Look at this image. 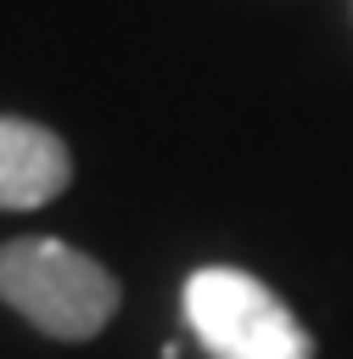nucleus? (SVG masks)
Here are the masks:
<instances>
[{
	"instance_id": "obj_1",
	"label": "nucleus",
	"mask_w": 353,
	"mask_h": 359,
	"mask_svg": "<svg viewBox=\"0 0 353 359\" xmlns=\"http://www.w3.org/2000/svg\"><path fill=\"white\" fill-rule=\"evenodd\" d=\"M0 303L56 342H90L112 325L123 286L101 258L73 241L17 236L0 241Z\"/></svg>"
},
{
	"instance_id": "obj_2",
	"label": "nucleus",
	"mask_w": 353,
	"mask_h": 359,
	"mask_svg": "<svg viewBox=\"0 0 353 359\" xmlns=\"http://www.w3.org/2000/svg\"><path fill=\"white\" fill-rule=\"evenodd\" d=\"M185 325L213 359H314L308 325L258 275L207 264L185 280Z\"/></svg>"
},
{
	"instance_id": "obj_3",
	"label": "nucleus",
	"mask_w": 353,
	"mask_h": 359,
	"mask_svg": "<svg viewBox=\"0 0 353 359\" xmlns=\"http://www.w3.org/2000/svg\"><path fill=\"white\" fill-rule=\"evenodd\" d=\"M73 185V151L56 129L0 112V208L34 213Z\"/></svg>"
}]
</instances>
